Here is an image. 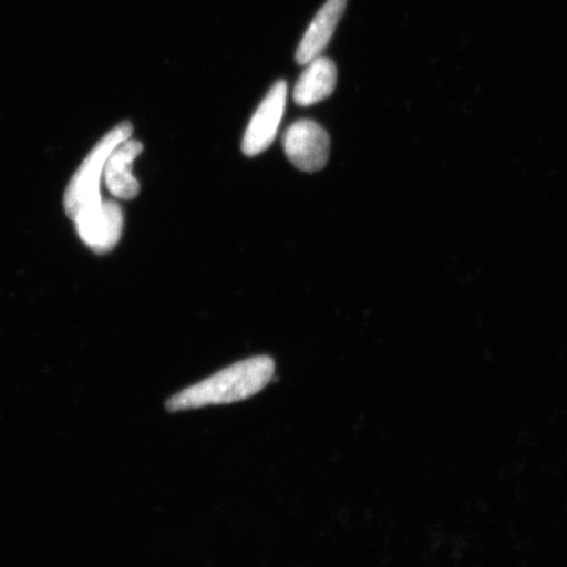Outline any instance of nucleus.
Wrapping results in <instances>:
<instances>
[{"mask_svg": "<svg viewBox=\"0 0 567 567\" xmlns=\"http://www.w3.org/2000/svg\"><path fill=\"white\" fill-rule=\"evenodd\" d=\"M275 361L255 357L224 368L193 386L183 389L166 402V409L194 410L245 401L257 395L272 381Z\"/></svg>", "mask_w": 567, "mask_h": 567, "instance_id": "obj_1", "label": "nucleus"}, {"mask_svg": "<svg viewBox=\"0 0 567 567\" xmlns=\"http://www.w3.org/2000/svg\"><path fill=\"white\" fill-rule=\"evenodd\" d=\"M287 92L286 82H276L254 113L243 142V151L247 157L264 153L272 144L286 111Z\"/></svg>", "mask_w": 567, "mask_h": 567, "instance_id": "obj_5", "label": "nucleus"}, {"mask_svg": "<svg viewBox=\"0 0 567 567\" xmlns=\"http://www.w3.org/2000/svg\"><path fill=\"white\" fill-rule=\"evenodd\" d=\"M282 145L288 159L301 172H319L329 161V134L311 120H300L290 125L284 134Z\"/></svg>", "mask_w": 567, "mask_h": 567, "instance_id": "obj_3", "label": "nucleus"}, {"mask_svg": "<svg viewBox=\"0 0 567 567\" xmlns=\"http://www.w3.org/2000/svg\"><path fill=\"white\" fill-rule=\"evenodd\" d=\"M142 152L144 145L132 137L113 148L103 173L105 186L113 196L132 200L140 194V183L132 174V165Z\"/></svg>", "mask_w": 567, "mask_h": 567, "instance_id": "obj_6", "label": "nucleus"}, {"mask_svg": "<svg viewBox=\"0 0 567 567\" xmlns=\"http://www.w3.org/2000/svg\"><path fill=\"white\" fill-rule=\"evenodd\" d=\"M337 87L336 63L326 56L310 61L295 87V102L302 106L313 105L328 99Z\"/></svg>", "mask_w": 567, "mask_h": 567, "instance_id": "obj_8", "label": "nucleus"}, {"mask_svg": "<svg viewBox=\"0 0 567 567\" xmlns=\"http://www.w3.org/2000/svg\"><path fill=\"white\" fill-rule=\"evenodd\" d=\"M347 0H328L311 21L297 49L296 60L300 65H308L318 59L334 34L336 28L342 18Z\"/></svg>", "mask_w": 567, "mask_h": 567, "instance_id": "obj_7", "label": "nucleus"}, {"mask_svg": "<svg viewBox=\"0 0 567 567\" xmlns=\"http://www.w3.org/2000/svg\"><path fill=\"white\" fill-rule=\"evenodd\" d=\"M133 126L124 122L99 141L92 152L84 158L80 168L71 179L65 194V209L68 216L73 219L78 213L103 202L101 195V183L103 179L104 166L113 148L123 141L131 138Z\"/></svg>", "mask_w": 567, "mask_h": 567, "instance_id": "obj_2", "label": "nucleus"}, {"mask_svg": "<svg viewBox=\"0 0 567 567\" xmlns=\"http://www.w3.org/2000/svg\"><path fill=\"white\" fill-rule=\"evenodd\" d=\"M78 236L92 251L104 254L112 250L122 238L124 215L115 202L103 200L78 213L73 218Z\"/></svg>", "mask_w": 567, "mask_h": 567, "instance_id": "obj_4", "label": "nucleus"}]
</instances>
